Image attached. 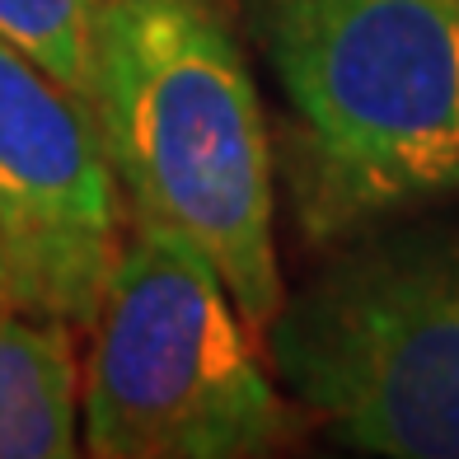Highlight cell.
<instances>
[{
	"mask_svg": "<svg viewBox=\"0 0 459 459\" xmlns=\"http://www.w3.org/2000/svg\"><path fill=\"white\" fill-rule=\"evenodd\" d=\"M309 244L459 197V0H254Z\"/></svg>",
	"mask_w": 459,
	"mask_h": 459,
	"instance_id": "cell-2",
	"label": "cell"
},
{
	"mask_svg": "<svg viewBox=\"0 0 459 459\" xmlns=\"http://www.w3.org/2000/svg\"><path fill=\"white\" fill-rule=\"evenodd\" d=\"M286 389L357 455L459 459V225L342 254L263 328Z\"/></svg>",
	"mask_w": 459,
	"mask_h": 459,
	"instance_id": "cell-4",
	"label": "cell"
},
{
	"mask_svg": "<svg viewBox=\"0 0 459 459\" xmlns=\"http://www.w3.org/2000/svg\"><path fill=\"white\" fill-rule=\"evenodd\" d=\"M0 305H5V281H0Z\"/></svg>",
	"mask_w": 459,
	"mask_h": 459,
	"instance_id": "cell-8",
	"label": "cell"
},
{
	"mask_svg": "<svg viewBox=\"0 0 459 459\" xmlns=\"http://www.w3.org/2000/svg\"><path fill=\"white\" fill-rule=\"evenodd\" d=\"M90 108L132 221L169 225L258 333L281 309L258 85L216 0H99Z\"/></svg>",
	"mask_w": 459,
	"mask_h": 459,
	"instance_id": "cell-1",
	"label": "cell"
},
{
	"mask_svg": "<svg viewBox=\"0 0 459 459\" xmlns=\"http://www.w3.org/2000/svg\"><path fill=\"white\" fill-rule=\"evenodd\" d=\"M99 0H0V38L56 85L90 99V38Z\"/></svg>",
	"mask_w": 459,
	"mask_h": 459,
	"instance_id": "cell-7",
	"label": "cell"
},
{
	"mask_svg": "<svg viewBox=\"0 0 459 459\" xmlns=\"http://www.w3.org/2000/svg\"><path fill=\"white\" fill-rule=\"evenodd\" d=\"M80 455L75 328L0 305V459Z\"/></svg>",
	"mask_w": 459,
	"mask_h": 459,
	"instance_id": "cell-6",
	"label": "cell"
},
{
	"mask_svg": "<svg viewBox=\"0 0 459 459\" xmlns=\"http://www.w3.org/2000/svg\"><path fill=\"white\" fill-rule=\"evenodd\" d=\"M80 366V450L99 459H254L296 431L258 328L206 254L132 221Z\"/></svg>",
	"mask_w": 459,
	"mask_h": 459,
	"instance_id": "cell-3",
	"label": "cell"
},
{
	"mask_svg": "<svg viewBox=\"0 0 459 459\" xmlns=\"http://www.w3.org/2000/svg\"><path fill=\"white\" fill-rule=\"evenodd\" d=\"M85 94L33 66L0 38V281L5 305L90 328L127 239Z\"/></svg>",
	"mask_w": 459,
	"mask_h": 459,
	"instance_id": "cell-5",
	"label": "cell"
}]
</instances>
